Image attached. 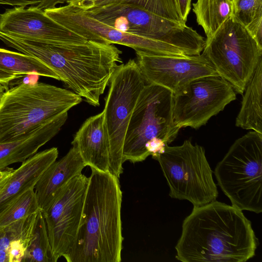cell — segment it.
<instances>
[{
    "mask_svg": "<svg viewBox=\"0 0 262 262\" xmlns=\"http://www.w3.org/2000/svg\"><path fill=\"white\" fill-rule=\"evenodd\" d=\"M58 156L56 147L36 152L21 163L0 192V216L25 191L35 186L45 171Z\"/></svg>",
    "mask_w": 262,
    "mask_h": 262,
    "instance_id": "17",
    "label": "cell"
},
{
    "mask_svg": "<svg viewBox=\"0 0 262 262\" xmlns=\"http://www.w3.org/2000/svg\"><path fill=\"white\" fill-rule=\"evenodd\" d=\"M0 262H8L7 251L0 250Z\"/></svg>",
    "mask_w": 262,
    "mask_h": 262,
    "instance_id": "34",
    "label": "cell"
},
{
    "mask_svg": "<svg viewBox=\"0 0 262 262\" xmlns=\"http://www.w3.org/2000/svg\"><path fill=\"white\" fill-rule=\"evenodd\" d=\"M154 159L160 165L171 198L188 201L193 206L216 200L218 190L202 146L186 140L181 145H167Z\"/></svg>",
    "mask_w": 262,
    "mask_h": 262,
    "instance_id": "7",
    "label": "cell"
},
{
    "mask_svg": "<svg viewBox=\"0 0 262 262\" xmlns=\"http://www.w3.org/2000/svg\"><path fill=\"white\" fill-rule=\"evenodd\" d=\"M244 93L235 125L262 134V60Z\"/></svg>",
    "mask_w": 262,
    "mask_h": 262,
    "instance_id": "20",
    "label": "cell"
},
{
    "mask_svg": "<svg viewBox=\"0 0 262 262\" xmlns=\"http://www.w3.org/2000/svg\"><path fill=\"white\" fill-rule=\"evenodd\" d=\"M68 113L39 126L21 138L0 143V170L12 164L23 163L35 154L39 148L59 132L68 119Z\"/></svg>",
    "mask_w": 262,
    "mask_h": 262,
    "instance_id": "19",
    "label": "cell"
},
{
    "mask_svg": "<svg viewBox=\"0 0 262 262\" xmlns=\"http://www.w3.org/2000/svg\"><path fill=\"white\" fill-rule=\"evenodd\" d=\"M34 188L22 194L0 216V230L39 210Z\"/></svg>",
    "mask_w": 262,
    "mask_h": 262,
    "instance_id": "25",
    "label": "cell"
},
{
    "mask_svg": "<svg viewBox=\"0 0 262 262\" xmlns=\"http://www.w3.org/2000/svg\"><path fill=\"white\" fill-rule=\"evenodd\" d=\"M0 32L13 37L51 43H82L88 40L35 6L15 7L0 14Z\"/></svg>",
    "mask_w": 262,
    "mask_h": 262,
    "instance_id": "15",
    "label": "cell"
},
{
    "mask_svg": "<svg viewBox=\"0 0 262 262\" xmlns=\"http://www.w3.org/2000/svg\"><path fill=\"white\" fill-rule=\"evenodd\" d=\"M81 10L119 31L171 45L187 55L194 51L200 40V34L191 27L136 4L112 3Z\"/></svg>",
    "mask_w": 262,
    "mask_h": 262,
    "instance_id": "9",
    "label": "cell"
},
{
    "mask_svg": "<svg viewBox=\"0 0 262 262\" xmlns=\"http://www.w3.org/2000/svg\"><path fill=\"white\" fill-rule=\"evenodd\" d=\"M43 11L50 18L87 40L119 44L133 48L135 51L186 55L182 50L171 45L119 31L85 14L80 9L67 4L45 9Z\"/></svg>",
    "mask_w": 262,
    "mask_h": 262,
    "instance_id": "12",
    "label": "cell"
},
{
    "mask_svg": "<svg viewBox=\"0 0 262 262\" xmlns=\"http://www.w3.org/2000/svg\"><path fill=\"white\" fill-rule=\"evenodd\" d=\"M68 0H46L40 5L36 6L42 10L57 7L58 5L66 4Z\"/></svg>",
    "mask_w": 262,
    "mask_h": 262,
    "instance_id": "33",
    "label": "cell"
},
{
    "mask_svg": "<svg viewBox=\"0 0 262 262\" xmlns=\"http://www.w3.org/2000/svg\"><path fill=\"white\" fill-rule=\"evenodd\" d=\"M89 177L82 173L59 192L49 208L42 212L54 259L64 257L72 247L81 219Z\"/></svg>",
    "mask_w": 262,
    "mask_h": 262,
    "instance_id": "13",
    "label": "cell"
},
{
    "mask_svg": "<svg viewBox=\"0 0 262 262\" xmlns=\"http://www.w3.org/2000/svg\"><path fill=\"white\" fill-rule=\"evenodd\" d=\"M20 77L21 75L12 74L0 70V83L5 85L12 80Z\"/></svg>",
    "mask_w": 262,
    "mask_h": 262,
    "instance_id": "32",
    "label": "cell"
},
{
    "mask_svg": "<svg viewBox=\"0 0 262 262\" xmlns=\"http://www.w3.org/2000/svg\"><path fill=\"white\" fill-rule=\"evenodd\" d=\"M232 16L245 28L262 18V0H232Z\"/></svg>",
    "mask_w": 262,
    "mask_h": 262,
    "instance_id": "26",
    "label": "cell"
},
{
    "mask_svg": "<svg viewBox=\"0 0 262 262\" xmlns=\"http://www.w3.org/2000/svg\"><path fill=\"white\" fill-rule=\"evenodd\" d=\"M74 243L68 262H120L123 238L119 178L91 169Z\"/></svg>",
    "mask_w": 262,
    "mask_h": 262,
    "instance_id": "3",
    "label": "cell"
},
{
    "mask_svg": "<svg viewBox=\"0 0 262 262\" xmlns=\"http://www.w3.org/2000/svg\"><path fill=\"white\" fill-rule=\"evenodd\" d=\"M26 250V246L20 239L11 241L7 249L8 262L22 261Z\"/></svg>",
    "mask_w": 262,
    "mask_h": 262,
    "instance_id": "27",
    "label": "cell"
},
{
    "mask_svg": "<svg viewBox=\"0 0 262 262\" xmlns=\"http://www.w3.org/2000/svg\"><path fill=\"white\" fill-rule=\"evenodd\" d=\"M137 63L147 84L163 87L174 94L192 80L217 75L202 53L197 55H174L136 51Z\"/></svg>",
    "mask_w": 262,
    "mask_h": 262,
    "instance_id": "14",
    "label": "cell"
},
{
    "mask_svg": "<svg viewBox=\"0 0 262 262\" xmlns=\"http://www.w3.org/2000/svg\"><path fill=\"white\" fill-rule=\"evenodd\" d=\"M236 98L232 85L219 75L196 78L173 94V122L180 129H198Z\"/></svg>",
    "mask_w": 262,
    "mask_h": 262,
    "instance_id": "11",
    "label": "cell"
},
{
    "mask_svg": "<svg viewBox=\"0 0 262 262\" xmlns=\"http://www.w3.org/2000/svg\"><path fill=\"white\" fill-rule=\"evenodd\" d=\"M179 14L186 23L191 9V0H174Z\"/></svg>",
    "mask_w": 262,
    "mask_h": 262,
    "instance_id": "29",
    "label": "cell"
},
{
    "mask_svg": "<svg viewBox=\"0 0 262 262\" xmlns=\"http://www.w3.org/2000/svg\"><path fill=\"white\" fill-rule=\"evenodd\" d=\"M103 110L109 143L110 171L118 178L123 172V149L132 114L145 82L137 62L118 65L110 81Z\"/></svg>",
    "mask_w": 262,
    "mask_h": 262,
    "instance_id": "10",
    "label": "cell"
},
{
    "mask_svg": "<svg viewBox=\"0 0 262 262\" xmlns=\"http://www.w3.org/2000/svg\"><path fill=\"white\" fill-rule=\"evenodd\" d=\"M86 167L77 148L73 146L42 173L35 186V192L42 212L51 206L60 190Z\"/></svg>",
    "mask_w": 262,
    "mask_h": 262,
    "instance_id": "18",
    "label": "cell"
},
{
    "mask_svg": "<svg viewBox=\"0 0 262 262\" xmlns=\"http://www.w3.org/2000/svg\"><path fill=\"white\" fill-rule=\"evenodd\" d=\"M257 246L251 223L243 211L215 200L193 206L185 219L176 258L183 262H245L255 255Z\"/></svg>",
    "mask_w": 262,
    "mask_h": 262,
    "instance_id": "1",
    "label": "cell"
},
{
    "mask_svg": "<svg viewBox=\"0 0 262 262\" xmlns=\"http://www.w3.org/2000/svg\"><path fill=\"white\" fill-rule=\"evenodd\" d=\"M231 1H232V0H231Z\"/></svg>",
    "mask_w": 262,
    "mask_h": 262,
    "instance_id": "36",
    "label": "cell"
},
{
    "mask_svg": "<svg viewBox=\"0 0 262 262\" xmlns=\"http://www.w3.org/2000/svg\"><path fill=\"white\" fill-rule=\"evenodd\" d=\"M218 185L232 206L262 212V134L251 131L236 140L216 165Z\"/></svg>",
    "mask_w": 262,
    "mask_h": 262,
    "instance_id": "5",
    "label": "cell"
},
{
    "mask_svg": "<svg viewBox=\"0 0 262 262\" xmlns=\"http://www.w3.org/2000/svg\"><path fill=\"white\" fill-rule=\"evenodd\" d=\"M246 28L258 45L262 47V18L252 22Z\"/></svg>",
    "mask_w": 262,
    "mask_h": 262,
    "instance_id": "28",
    "label": "cell"
},
{
    "mask_svg": "<svg viewBox=\"0 0 262 262\" xmlns=\"http://www.w3.org/2000/svg\"><path fill=\"white\" fill-rule=\"evenodd\" d=\"M112 3L136 4L164 18L186 24L179 14L174 0H68L66 3L83 10Z\"/></svg>",
    "mask_w": 262,
    "mask_h": 262,
    "instance_id": "23",
    "label": "cell"
},
{
    "mask_svg": "<svg viewBox=\"0 0 262 262\" xmlns=\"http://www.w3.org/2000/svg\"><path fill=\"white\" fill-rule=\"evenodd\" d=\"M24 262H55L50 245L45 220L39 211L35 229L26 249Z\"/></svg>",
    "mask_w": 262,
    "mask_h": 262,
    "instance_id": "24",
    "label": "cell"
},
{
    "mask_svg": "<svg viewBox=\"0 0 262 262\" xmlns=\"http://www.w3.org/2000/svg\"><path fill=\"white\" fill-rule=\"evenodd\" d=\"M6 85L0 83V100L1 98L4 93V92L6 91Z\"/></svg>",
    "mask_w": 262,
    "mask_h": 262,
    "instance_id": "35",
    "label": "cell"
},
{
    "mask_svg": "<svg viewBox=\"0 0 262 262\" xmlns=\"http://www.w3.org/2000/svg\"><path fill=\"white\" fill-rule=\"evenodd\" d=\"M72 144L77 148L86 166L99 171H110L109 143L103 111L84 122Z\"/></svg>",
    "mask_w": 262,
    "mask_h": 262,
    "instance_id": "16",
    "label": "cell"
},
{
    "mask_svg": "<svg viewBox=\"0 0 262 262\" xmlns=\"http://www.w3.org/2000/svg\"><path fill=\"white\" fill-rule=\"evenodd\" d=\"M46 0H0V5H10L17 7L38 6Z\"/></svg>",
    "mask_w": 262,
    "mask_h": 262,
    "instance_id": "30",
    "label": "cell"
},
{
    "mask_svg": "<svg viewBox=\"0 0 262 262\" xmlns=\"http://www.w3.org/2000/svg\"><path fill=\"white\" fill-rule=\"evenodd\" d=\"M203 54L217 75L243 95L262 60V47L232 16L206 40Z\"/></svg>",
    "mask_w": 262,
    "mask_h": 262,
    "instance_id": "8",
    "label": "cell"
},
{
    "mask_svg": "<svg viewBox=\"0 0 262 262\" xmlns=\"http://www.w3.org/2000/svg\"><path fill=\"white\" fill-rule=\"evenodd\" d=\"M8 47L31 56L51 69L72 92L89 104L100 97L121 62V51L113 44L88 40L82 43H51L13 37L0 32Z\"/></svg>",
    "mask_w": 262,
    "mask_h": 262,
    "instance_id": "2",
    "label": "cell"
},
{
    "mask_svg": "<svg viewBox=\"0 0 262 262\" xmlns=\"http://www.w3.org/2000/svg\"><path fill=\"white\" fill-rule=\"evenodd\" d=\"M0 70L18 75L35 74L58 80L56 74L38 59L22 53L2 48Z\"/></svg>",
    "mask_w": 262,
    "mask_h": 262,
    "instance_id": "22",
    "label": "cell"
},
{
    "mask_svg": "<svg viewBox=\"0 0 262 262\" xmlns=\"http://www.w3.org/2000/svg\"><path fill=\"white\" fill-rule=\"evenodd\" d=\"M173 94L159 85L146 84L140 93L127 127L123 162H142L148 156L145 145L155 138L168 145L180 129L173 119Z\"/></svg>",
    "mask_w": 262,
    "mask_h": 262,
    "instance_id": "6",
    "label": "cell"
},
{
    "mask_svg": "<svg viewBox=\"0 0 262 262\" xmlns=\"http://www.w3.org/2000/svg\"><path fill=\"white\" fill-rule=\"evenodd\" d=\"M192 5L196 22L204 30L206 40L232 16L231 0H197Z\"/></svg>",
    "mask_w": 262,
    "mask_h": 262,
    "instance_id": "21",
    "label": "cell"
},
{
    "mask_svg": "<svg viewBox=\"0 0 262 262\" xmlns=\"http://www.w3.org/2000/svg\"><path fill=\"white\" fill-rule=\"evenodd\" d=\"M73 92L49 84L23 83L0 100V143L21 138L80 103Z\"/></svg>",
    "mask_w": 262,
    "mask_h": 262,
    "instance_id": "4",
    "label": "cell"
},
{
    "mask_svg": "<svg viewBox=\"0 0 262 262\" xmlns=\"http://www.w3.org/2000/svg\"><path fill=\"white\" fill-rule=\"evenodd\" d=\"M14 170L13 168L7 167L3 170H0V192L11 177Z\"/></svg>",
    "mask_w": 262,
    "mask_h": 262,
    "instance_id": "31",
    "label": "cell"
}]
</instances>
